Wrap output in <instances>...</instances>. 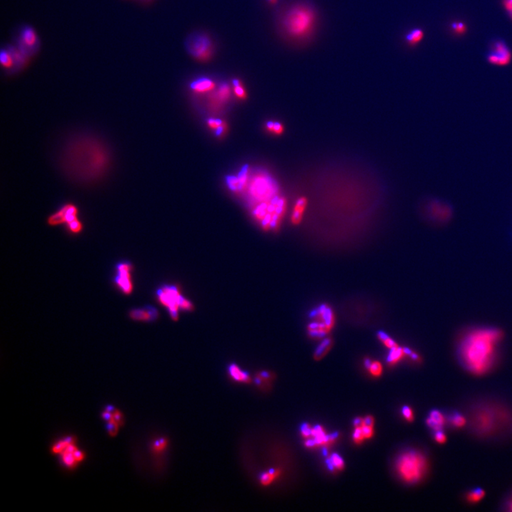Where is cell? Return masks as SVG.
Here are the masks:
<instances>
[{
    "mask_svg": "<svg viewBox=\"0 0 512 512\" xmlns=\"http://www.w3.org/2000/svg\"><path fill=\"white\" fill-rule=\"evenodd\" d=\"M113 164L111 149L91 134L73 136L60 152L59 165L65 177L81 186L97 184L108 175Z\"/></svg>",
    "mask_w": 512,
    "mask_h": 512,
    "instance_id": "obj_1",
    "label": "cell"
},
{
    "mask_svg": "<svg viewBox=\"0 0 512 512\" xmlns=\"http://www.w3.org/2000/svg\"><path fill=\"white\" fill-rule=\"evenodd\" d=\"M503 337V332L495 328H480L468 332L459 347L462 363L474 375L486 373L495 364L497 348Z\"/></svg>",
    "mask_w": 512,
    "mask_h": 512,
    "instance_id": "obj_2",
    "label": "cell"
},
{
    "mask_svg": "<svg viewBox=\"0 0 512 512\" xmlns=\"http://www.w3.org/2000/svg\"><path fill=\"white\" fill-rule=\"evenodd\" d=\"M274 22L284 39L300 42L313 33L317 14L306 0H279L274 9Z\"/></svg>",
    "mask_w": 512,
    "mask_h": 512,
    "instance_id": "obj_3",
    "label": "cell"
},
{
    "mask_svg": "<svg viewBox=\"0 0 512 512\" xmlns=\"http://www.w3.org/2000/svg\"><path fill=\"white\" fill-rule=\"evenodd\" d=\"M428 460L420 451L407 450L395 460V469L399 478L406 484L413 485L421 481L428 470Z\"/></svg>",
    "mask_w": 512,
    "mask_h": 512,
    "instance_id": "obj_4",
    "label": "cell"
},
{
    "mask_svg": "<svg viewBox=\"0 0 512 512\" xmlns=\"http://www.w3.org/2000/svg\"><path fill=\"white\" fill-rule=\"evenodd\" d=\"M285 198L277 196L269 202L256 204L253 214L265 231H277L287 211Z\"/></svg>",
    "mask_w": 512,
    "mask_h": 512,
    "instance_id": "obj_5",
    "label": "cell"
},
{
    "mask_svg": "<svg viewBox=\"0 0 512 512\" xmlns=\"http://www.w3.org/2000/svg\"><path fill=\"white\" fill-rule=\"evenodd\" d=\"M184 49L191 57L199 62L210 61L215 53V45L205 31H194L184 41Z\"/></svg>",
    "mask_w": 512,
    "mask_h": 512,
    "instance_id": "obj_6",
    "label": "cell"
},
{
    "mask_svg": "<svg viewBox=\"0 0 512 512\" xmlns=\"http://www.w3.org/2000/svg\"><path fill=\"white\" fill-rule=\"evenodd\" d=\"M312 322L307 326V334L313 340L328 337L336 325V316L332 307L323 304L311 313Z\"/></svg>",
    "mask_w": 512,
    "mask_h": 512,
    "instance_id": "obj_7",
    "label": "cell"
},
{
    "mask_svg": "<svg viewBox=\"0 0 512 512\" xmlns=\"http://www.w3.org/2000/svg\"><path fill=\"white\" fill-rule=\"evenodd\" d=\"M79 208L73 202H66L47 219L50 227L66 226L69 233L79 234L84 230V224L79 219Z\"/></svg>",
    "mask_w": 512,
    "mask_h": 512,
    "instance_id": "obj_8",
    "label": "cell"
},
{
    "mask_svg": "<svg viewBox=\"0 0 512 512\" xmlns=\"http://www.w3.org/2000/svg\"><path fill=\"white\" fill-rule=\"evenodd\" d=\"M249 193L257 204L269 202L278 195V188L268 176L259 174L250 179Z\"/></svg>",
    "mask_w": 512,
    "mask_h": 512,
    "instance_id": "obj_9",
    "label": "cell"
},
{
    "mask_svg": "<svg viewBox=\"0 0 512 512\" xmlns=\"http://www.w3.org/2000/svg\"><path fill=\"white\" fill-rule=\"evenodd\" d=\"M14 44L29 58L34 56L41 48L39 34L36 29L29 24L23 25L19 28Z\"/></svg>",
    "mask_w": 512,
    "mask_h": 512,
    "instance_id": "obj_10",
    "label": "cell"
},
{
    "mask_svg": "<svg viewBox=\"0 0 512 512\" xmlns=\"http://www.w3.org/2000/svg\"><path fill=\"white\" fill-rule=\"evenodd\" d=\"M159 302L167 307L172 320H178V313L184 297L175 286H164L157 291Z\"/></svg>",
    "mask_w": 512,
    "mask_h": 512,
    "instance_id": "obj_11",
    "label": "cell"
},
{
    "mask_svg": "<svg viewBox=\"0 0 512 512\" xmlns=\"http://www.w3.org/2000/svg\"><path fill=\"white\" fill-rule=\"evenodd\" d=\"M490 64L495 66H508L511 63L512 54L508 45L503 40H498L494 43L491 51L487 56Z\"/></svg>",
    "mask_w": 512,
    "mask_h": 512,
    "instance_id": "obj_12",
    "label": "cell"
},
{
    "mask_svg": "<svg viewBox=\"0 0 512 512\" xmlns=\"http://www.w3.org/2000/svg\"><path fill=\"white\" fill-rule=\"evenodd\" d=\"M340 434L337 432L327 435L325 428L321 425H316L312 428V438H307L305 442L307 448H313L316 447L330 446L335 443L338 439Z\"/></svg>",
    "mask_w": 512,
    "mask_h": 512,
    "instance_id": "obj_13",
    "label": "cell"
},
{
    "mask_svg": "<svg viewBox=\"0 0 512 512\" xmlns=\"http://www.w3.org/2000/svg\"><path fill=\"white\" fill-rule=\"evenodd\" d=\"M498 420H500V419L498 415H495L494 412L489 409L485 408L482 409L478 413L475 414L474 424L480 433L489 435L493 433V430L496 428L495 426Z\"/></svg>",
    "mask_w": 512,
    "mask_h": 512,
    "instance_id": "obj_14",
    "label": "cell"
},
{
    "mask_svg": "<svg viewBox=\"0 0 512 512\" xmlns=\"http://www.w3.org/2000/svg\"><path fill=\"white\" fill-rule=\"evenodd\" d=\"M132 265L129 262H121L117 266V276L115 282L121 290L126 295H130L133 290L132 280H131Z\"/></svg>",
    "mask_w": 512,
    "mask_h": 512,
    "instance_id": "obj_15",
    "label": "cell"
},
{
    "mask_svg": "<svg viewBox=\"0 0 512 512\" xmlns=\"http://www.w3.org/2000/svg\"><path fill=\"white\" fill-rule=\"evenodd\" d=\"M219 83L216 80L209 76H199L190 84V89L192 92L198 95L209 94L214 91L218 86Z\"/></svg>",
    "mask_w": 512,
    "mask_h": 512,
    "instance_id": "obj_16",
    "label": "cell"
},
{
    "mask_svg": "<svg viewBox=\"0 0 512 512\" xmlns=\"http://www.w3.org/2000/svg\"><path fill=\"white\" fill-rule=\"evenodd\" d=\"M0 62H1V69H2L6 75L11 76V75L19 73L14 58H13L9 50L6 47V45L1 49Z\"/></svg>",
    "mask_w": 512,
    "mask_h": 512,
    "instance_id": "obj_17",
    "label": "cell"
},
{
    "mask_svg": "<svg viewBox=\"0 0 512 512\" xmlns=\"http://www.w3.org/2000/svg\"><path fill=\"white\" fill-rule=\"evenodd\" d=\"M249 170L245 168L237 177H229L227 179L228 185L232 190L235 192H242L245 190L249 185Z\"/></svg>",
    "mask_w": 512,
    "mask_h": 512,
    "instance_id": "obj_18",
    "label": "cell"
},
{
    "mask_svg": "<svg viewBox=\"0 0 512 512\" xmlns=\"http://www.w3.org/2000/svg\"><path fill=\"white\" fill-rule=\"evenodd\" d=\"M130 317L132 320L142 321V322H150L158 318L157 310L154 307H148L144 308L135 309L131 311Z\"/></svg>",
    "mask_w": 512,
    "mask_h": 512,
    "instance_id": "obj_19",
    "label": "cell"
},
{
    "mask_svg": "<svg viewBox=\"0 0 512 512\" xmlns=\"http://www.w3.org/2000/svg\"><path fill=\"white\" fill-rule=\"evenodd\" d=\"M308 204V200L307 198L301 197L297 199L292 209V214H291V223L292 225L297 226L302 222L304 214Z\"/></svg>",
    "mask_w": 512,
    "mask_h": 512,
    "instance_id": "obj_20",
    "label": "cell"
},
{
    "mask_svg": "<svg viewBox=\"0 0 512 512\" xmlns=\"http://www.w3.org/2000/svg\"><path fill=\"white\" fill-rule=\"evenodd\" d=\"M426 423L429 428L433 429L435 431L443 430L445 423V418L441 412L438 410H433L429 414Z\"/></svg>",
    "mask_w": 512,
    "mask_h": 512,
    "instance_id": "obj_21",
    "label": "cell"
},
{
    "mask_svg": "<svg viewBox=\"0 0 512 512\" xmlns=\"http://www.w3.org/2000/svg\"><path fill=\"white\" fill-rule=\"evenodd\" d=\"M333 347V340L330 337H326L322 339L317 348L316 349L314 354V360L316 361L322 360L325 357Z\"/></svg>",
    "mask_w": 512,
    "mask_h": 512,
    "instance_id": "obj_22",
    "label": "cell"
},
{
    "mask_svg": "<svg viewBox=\"0 0 512 512\" xmlns=\"http://www.w3.org/2000/svg\"><path fill=\"white\" fill-rule=\"evenodd\" d=\"M407 356L406 347H401L400 346L389 350V353L387 356L386 362L390 366H395L399 363L400 361L403 360Z\"/></svg>",
    "mask_w": 512,
    "mask_h": 512,
    "instance_id": "obj_23",
    "label": "cell"
},
{
    "mask_svg": "<svg viewBox=\"0 0 512 512\" xmlns=\"http://www.w3.org/2000/svg\"><path fill=\"white\" fill-rule=\"evenodd\" d=\"M229 373L232 378L236 382H243V383H249L252 381L250 376L247 372L243 371L239 366L232 364L229 366Z\"/></svg>",
    "mask_w": 512,
    "mask_h": 512,
    "instance_id": "obj_24",
    "label": "cell"
},
{
    "mask_svg": "<svg viewBox=\"0 0 512 512\" xmlns=\"http://www.w3.org/2000/svg\"><path fill=\"white\" fill-rule=\"evenodd\" d=\"M207 126L219 136L224 135L228 130L227 123L220 119H210L208 120Z\"/></svg>",
    "mask_w": 512,
    "mask_h": 512,
    "instance_id": "obj_25",
    "label": "cell"
},
{
    "mask_svg": "<svg viewBox=\"0 0 512 512\" xmlns=\"http://www.w3.org/2000/svg\"><path fill=\"white\" fill-rule=\"evenodd\" d=\"M326 464L331 472H334L335 470L341 471L345 468V466L343 458L337 453L332 454L330 458L327 459Z\"/></svg>",
    "mask_w": 512,
    "mask_h": 512,
    "instance_id": "obj_26",
    "label": "cell"
},
{
    "mask_svg": "<svg viewBox=\"0 0 512 512\" xmlns=\"http://www.w3.org/2000/svg\"><path fill=\"white\" fill-rule=\"evenodd\" d=\"M233 94L239 100L247 99V91L240 79H234L232 81Z\"/></svg>",
    "mask_w": 512,
    "mask_h": 512,
    "instance_id": "obj_27",
    "label": "cell"
},
{
    "mask_svg": "<svg viewBox=\"0 0 512 512\" xmlns=\"http://www.w3.org/2000/svg\"><path fill=\"white\" fill-rule=\"evenodd\" d=\"M424 32L423 30L416 28L409 31L405 36V41L410 46H415L419 44L423 40Z\"/></svg>",
    "mask_w": 512,
    "mask_h": 512,
    "instance_id": "obj_28",
    "label": "cell"
},
{
    "mask_svg": "<svg viewBox=\"0 0 512 512\" xmlns=\"http://www.w3.org/2000/svg\"><path fill=\"white\" fill-rule=\"evenodd\" d=\"M280 475V470L276 469H271L267 472L262 473L260 476V483L263 485H268L272 483L275 479L278 478Z\"/></svg>",
    "mask_w": 512,
    "mask_h": 512,
    "instance_id": "obj_29",
    "label": "cell"
},
{
    "mask_svg": "<svg viewBox=\"0 0 512 512\" xmlns=\"http://www.w3.org/2000/svg\"><path fill=\"white\" fill-rule=\"evenodd\" d=\"M377 337H378V340L383 344L384 347L388 349V350H392V349L395 348V347L399 346L398 344L393 338H391L388 334L385 333L383 331H380V332H378Z\"/></svg>",
    "mask_w": 512,
    "mask_h": 512,
    "instance_id": "obj_30",
    "label": "cell"
},
{
    "mask_svg": "<svg viewBox=\"0 0 512 512\" xmlns=\"http://www.w3.org/2000/svg\"><path fill=\"white\" fill-rule=\"evenodd\" d=\"M449 422L455 428H462L465 426L467 420L462 414L454 412L449 416Z\"/></svg>",
    "mask_w": 512,
    "mask_h": 512,
    "instance_id": "obj_31",
    "label": "cell"
},
{
    "mask_svg": "<svg viewBox=\"0 0 512 512\" xmlns=\"http://www.w3.org/2000/svg\"><path fill=\"white\" fill-rule=\"evenodd\" d=\"M266 129L269 132L272 133V134H275V135H281L283 134L284 131H285V128H284L283 125L281 124L279 122H273V121H270V122L266 124Z\"/></svg>",
    "mask_w": 512,
    "mask_h": 512,
    "instance_id": "obj_32",
    "label": "cell"
},
{
    "mask_svg": "<svg viewBox=\"0 0 512 512\" xmlns=\"http://www.w3.org/2000/svg\"><path fill=\"white\" fill-rule=\"evenodd\" d=\"M61 455L63 463L68 468H74L77 465L78 462L75 458L74 453L64 451L61 453Z\"/></svg>",
    "mask_w": 512,
    "mask_h": 512,
    "instance_id": "obj_33",
    "label": "cell"
},
{
    "mask_svg": "<svg viewBox=\"0 0 512 512\" xmlns=\"http://www.w3.org/2000/svg\"><path fill=\"white\" fill-rule=\"evenodd\" d=\"M485 497V491L482 489H475L468 494L467 499L468 501L471 503H478Z\"/></svg>",
    "mask_w": 512,
    "mask_h": 512,
    "instance_id": "obj_34",
    "label": "cell"
},
{
    "mask_svg": "<svg viewBox=\"0 0 512 512\" xmlns=\"http://www.w3.org/2000/svg\"><path fill=\"white\" fill-rule=\"evenodd\" d=\"M369 372L372 377H380L383 373V366L379 361H372V363L369 367Z\"/></svg>",
    "mask_w": 512,
    "mask_h": 512,
    "instance_id": "obj_35",
    "label": "cell"
},
{
    "mask_svg": "<svg viewBox=\"0 0 512 512\" xmlns=\"http://www.w3.org/2000/svg\"><path fill=\"white\" fill-rule=\"evenodd\" d=\"M352 437H353L354 442L357 445H360L363 443L365 438L363 430H362V427H355Z\"/></svg>",
    "mask_w": 512,
    "mask_h": 512,
    "instance_id": "obj_36",
    "label": "cell"
},
{
    "mask_svg": "<svg viewBox=\"0 0 512 512\" xmlns=\"http://www.w3.org/2000/svg\"><path fill=\"white\" fill-rule=\"evenodd\" d=\"M452 29L457 34H464L467 31L466 25L461 21H456L452 24Z\"/></svg>",
    "mask_w": 512,
    "mask_h": 512,
    "instance_id": "obj_37",
    "label": "cell"
},
{
    "mask_svg": "<svg viewBox=\"0 0 512 512\" xmlns=\"http://www.w3.org/2000/svg\"><path fill=\"white\" fill-rule=\"evenodd\" d=\"M312 427L309 423H304L301 425L300 433L304 438H310L312 436Z\"/></svg>",
    "mask_w": 512,
    "mask_h": 512,
    "instance_id": "obj_38",
    "label": "cell"
},
{
    "mask_svg": "<svg viewBox=\"0 0 512 512\" xmlns=\"http://www.w3.org/2000/svg\"><path fill=\"white\" fill-rule=\"evenodd\" d=\"M119 425L116 421L114 419L111 420V421L108 423V430H109V435L111 437H115L119 433Z\"/></svg>",
    "mask_w": 512,
    "mask_h": 512,
    "instance_id": "obj_39",
    "label": "cell"
},
{
    "mask_svg": "<svg viewBox=\"0 0 512 512\" xmlns=\"http://www.w3.org/2000/svg\"><path fill=\"white\" fill-rule=\"evenodd\" d=\"M402 414H403L404 418L408 422H413L414 420V414L413 410H412L410 407L408 405H404L402 408Z\"/></svg>",
    "mask_w": 512,
    "mask_h": 512,
    "instance_id": "obj_40",
    "label": "cell"
},
{
    "mask_svg": "<svg viewBox=\"0 0 512 512\" xmlns=\"http://www.w3.org/2000/svg\"><path fill=\"white\" fill-rule=\"evenodd\" d=\"M68 444L69 443H68L66 440H61L59 443L55 444L54 446L52 447V448H51L52 453L55 454H61L63 451H64L66 447L67 446Z\"/></svg>",
    "mask_w": 512,
    "mask_h": 512,
    "instance_id": "obj_41",
    "label": "cell"
},
{
    "mask_svg": "<svg viewBox=\"0 0 512 512\" xmlns=\"http://www.w3.org/2000/svg\"><path fill=\"white\" fill-rule=\"evenodd\" d=\"M166 445H167V441H166L165 439L161 438L159 439V440H157V441L154 443V445H153L152 450H154V452H155V453H160L162 450H164Z\"/></svg>",
    "mask_w": 512,
    "mask_h": 512,
    "instance_id": "obj_42",
    "label": "cell"
},
{
    "mask_svg": "<svg viewBox=\"0 0 512 512\" xmlns=\"http://www.w3.org/2000/svg\"><path fill=\"white\" fill-rule=\"evenodd\" d=\"M434 438H435V441H436L437 443L440 444L445 443L447 440L446 435H445V434L442 431V430L435 431V434H434Z\"/></svg>",
    "mask_w": 512,
    "mask_h": 512,
    "instance_id": "obj_43",
    "label": "cell"
},
{
    "mask_svg": "<svg viewBox=\"0 0 512 512\" xmlns=\"http://www.w3.org/2000/svg\"><path fill=\"white\" fill-rule=\"evenodd\" d=\"M362 430H363L364 435H365V439H370L375 435V429L374 427L367 426V425H363L362 426Z\"/></svg>",
    "mask_w": 512,
    "mask_h": 512,
    "instance_id": "obj_44",
    "label": "cell"
},
{
    "mask_svg": "<svg viewBox=\"0 0 512 512\" xmlns=\"http://www.w3.org/2000/svg\"><path fill=\"white\" fill-rule=\"evenodd\" d=\"M114 419L115 421L119 424L120 427L124 426V415L119 410H116L114 413Z\"/></svg>",
    "mask_w": 512,
    "mask_h": 512,
    "instance_id": "obj_45",
    "label": "cell"
},
{
    "mask_svg": "<svg viewBox=\"0 0 512 512\" xmlns=\"http://www.w3.org/2000/svg\"><path fill=\"white\" fill-rule=\"evenodd\" d=\"M503 6L512 20V0H503Z\"/></svg>",
    "mask_w": 512,
    "mask_h": 512,
    "instance_id": "obj_46",
    "label": "cell"
},
{
    "mask_svg": "<svg viewBox=\"0 0 512 512\" xmlns=\"http://www.w3.org/2000/svg\"><path fill=\"white\" fill-rule=\"evenodd\" d=\"M375 418L372 415H367L365 418H364V425H367V426H375Z\"/></svg>",
    "mask_w": 512,
    "mask_h": 512,
    "instance_id": "obj_47",
    "label": "cell"
},
{
    "mask_svg": "<svg viewBox=\"0 0 512 512\" xmlns=\"http://www.w3.org/2000/svg\"><path fill=\"white\" fill-rule=\"evenodd\" d=\"M74 455L78 463H80V462L83 461V460H84V454L83 452H81V450H79V449H77V450L74 452Z\"/></svg>",
    "mask_w": 512,
    "mask_h": 512,
    "instance_id": "obj_48",
    "label": "cell"
},
{
    "mask_svg": "<svg viewBox=\"0 0 512 512\" xmlns=\"http://www.w3.org/2000/svg\"><path fill=\"white\" fill-rule=\"evenodd\" d=\"M354 426L355 427H362L364 425V418H361V417H357L354 420Z\"/></svg>",
    "mask_w": 512,
    "mask_h": 512,
    "instance_id": "obj_49",
    "label": "cell"
},
{
    "mask_svg": "<svg viewBox=\"0 0 512 512\" xmlns=\"http://www.w3.org/2000/svg\"><path fill=\"white\" fill-rule=\"evenodd\" d=\"M102 417L104 418V420H106V421L109 422L114 419V414L109 413V412L105 411L102 414Z\"/></svg>",
    "mask_w": 512,
    "mask_h": 512,
    "instance_id": "obj_50",
    "label": "cell"
},
{
    "mask_svg": "<svg viewBox=\"0 0 512 512\" xmlns=\"http://www.w3.org/2000/svg\"><path fill=\"white\" fill-rule=\"evenodd\" d=\"M116 409L115 408L114 406H112V405H108V406L106 408V411L109 412V413H111L113 414L115 413V411H116Z\"/></svg>",
    "mask_w": 512,
    "mask_h": 512,
    "instance_id": "obj_51",
    "label": "cell"
},
{
    "mask_svg": "<svg viewBox=\"0 0 512 512\" xmlns=\"http://www.w3.org/2000/svg\"><path fill=\"white\" fill-rule=\"evenodd\" d=\"M267 1H268L270 4H273L274 6H275V5L277 4V2H278L279 0H267Z\"/></svg>",
    "mask_w": 512,
    "mask_h": 512,
    "instance_id": "obj_52",
    "label": "cell"
},
{
    "mask_svg": "<svg viewBox=\"0 0 512 512\" xmlns=\"http://www.w3.org/2000/svg\"><path fill=\"white\" fill-rule=\"evenodd\" d=\"M509 508H510V510L512 511V501L511 502V503H510V504H509Z\"/></svg>",
    "mask_w": 512,
    "mask_h": 512,
    "instance_id": "obj_53",
    "label": "cell"
},
{
    "mask_svg": "<svg viewBox=\"0 0 512 512\" xmlns=\"http://www.w3.org/2000/svg\"><path fill=\"white\" fill-rule=\"evenodd\" d=\"M142 1H149V0H142Z\"/></svg>",
    "mask_w": 512,
    "mask_h": 512,
    "instance_id": "obj_54",
    "label": "cell"
}]
</instances>
